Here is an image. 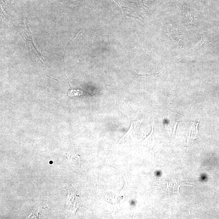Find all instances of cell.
<instances>
[{
  "label": "cell",
  "mask_w": 219,
  "mask_h": 219,
  "mask_svg": "<svg viewBox=\"0 0 219 219\" xmlns=\"http://www.w3.org/2000/svg\"><path fill=\"white\" fill-rule=\"evenodd\" d=\"M179 121H176V124H175L174 128L173 133H172V136H173V138H174V137H175V131H176V127H177V124H178V123H179Z\"/></svg>",
  "instance_id": "cell-2"
},
{
  "label": "cell",
  "mask_w": 219,
  "mask_h": 219,
  "mask_svg": "<svg viewBox=\"0 0 219 219\" xmlns=\"http://www.w3.org/2000/svg\"><path fill=\"white\" fill-rule=\"evenodd\" d=\"M68 95L71 97H80L84 95V91L79 88L71 89L68 92Z\"/></svg>",
  "instance_id": "cell-1"
},
{
  "label": "cell",
  "mask_w": 219,
  "mask_h": 219,
  "mask_svg": "<svg viewBox=\"0 0 219 219\" xmlns=\"http://www.w3.org/2000/svg\"><path fill=\"white\" fill-rule=\"evenodd\" d=\"M199 121H200V118H199V119H198V122H197V124H196V136L197 134H198V133H198V124H199Z\"/></svg>",
  "instance_id": "cell-3"
}]
</instances>
